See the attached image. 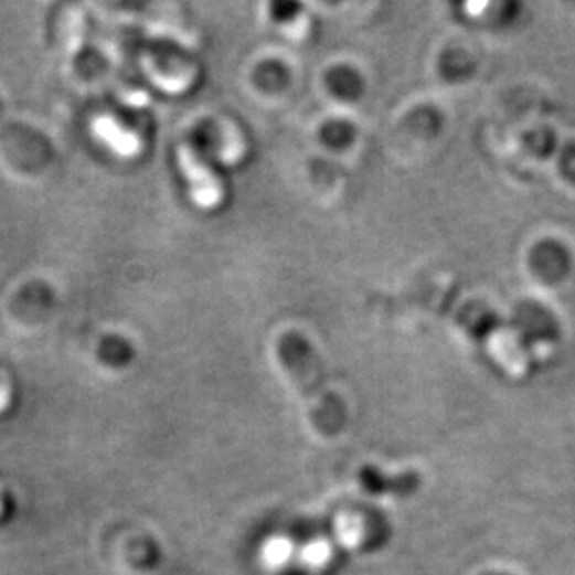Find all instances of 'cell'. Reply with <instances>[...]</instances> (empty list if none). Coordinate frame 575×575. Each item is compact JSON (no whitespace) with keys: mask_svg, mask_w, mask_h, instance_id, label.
I'll return each mask as SVG.
<instances>
[{"mask_svg":"<svg viewBox=\"0 0 575 575\" xmlns=\"http://www.w3.org/2000/svg\"><path fill=\"white\" fill-rule=\"evenodd\" d=\"M533 267L544 279L563 278L568 270V257L557 244H540L533 249Z\"/></svg>","mask_w":575,"mask_h":575,"instance_id":"4","label":"cell"},{"mask_svg":"<svg viewBox=\"0 0 575 575\" xmlns=\"http://www.w3.org/2000/svg\"><path fill=\"white\" fill-rule=\"evenodd\" d=\"M84 42V19L78 10L67 13L66 26H64V47L70 56L81 51Z\"/></svg>","mask_w":575,"mask_h":575,"instance_id":"5","label":"cell"},{"mask_svg":"<svg viewBox=\"0 0 575 575\" xmlns=\"http://www.w3.org/2000/svg\"><path fill=\"white\" fill-rule=\"evenodd\" d=\"M178 159L194 203L203 209L216 207L224 200V189H222L216 173L187 143L178 149Z\"/></svg>","mask_w":575,"mask_h":575,"instance_id":"2","label":"cell"},{"mask_svg":"<svg viewBox=\"0 0 575 575\" xmlns=\"http://www.w3.org/2000/svg\"><path fill=\"white\" fill-rule=\"evenodd\" d=\"M279 360L300 387L304 397L308 398L317 427L324 430L339 427L343 422V408L330 393L322 390L319 362L308 344L300 338L285 339L284 344H279Z\"/></svg>","mask_w":575,"mask_h":575,"instance_id":"1","label":"cell"},{"mask_svg":"<svg viewBox=\"0 0 575 575\" xmlns=\"http://www.w3.org/2000/svg\"><path fill=\"white\" fill-rule=\"evenodd\" d=\"M94 132L95 137L99 138V142L105 143L113 153L125 157V159H132L142 151L140 137L129 131L113 116H99L95 119Z\"/></svg>","mask_w":575,"mask_h":575,"instance_id":"3","label":"cell"}]
</instances>
